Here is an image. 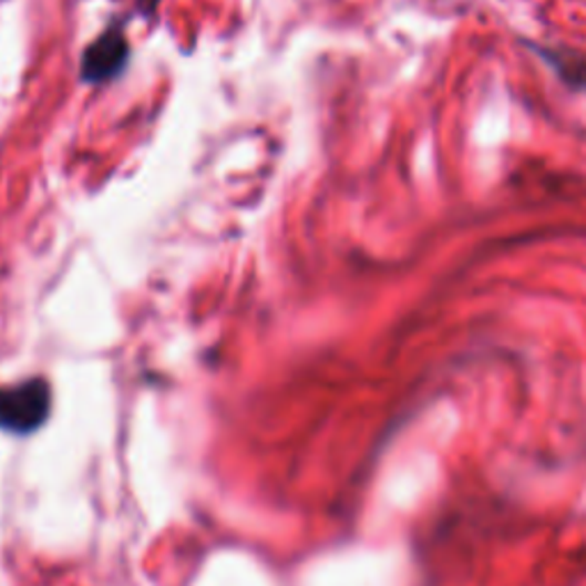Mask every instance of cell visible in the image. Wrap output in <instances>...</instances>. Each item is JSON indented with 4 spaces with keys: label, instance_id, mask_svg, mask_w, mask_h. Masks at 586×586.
<instances>
[{
    "label": "cell",
    "instance_id": "cell-2",
    "mask_svg": "<svg viewBox=\"0 0 586 586\" xmlns=\"http://www.w3.org/2000/svg\"><path fill=\"white\" fill-rule=\"evenodd\" d=\"M128 58V44L122 28H111L85 51L83 55V79L88 83L109 81L117 76Z\"/></svg>",
    "mask_w": 586,
    "mask_h": 586
},
{
    "label": "cell",
    "instance_id": "cell-3",
    "mask_svg": "<svg viewBox=\"0 0 586 586\" xmlns=\"http://www.w3.org/2000/svg\"><path fill=\"white\" fill-rule=\"evenodd\" d=\"M545 58L549 60V64H553L557 72L575 88H582L586 90V62L582 60H573L570 55H557V53H545Z\"/></svg>",
    "mask_w": 586,
    "mask_h": 586
},
{
    "label": "cell",
    "instance_id": "cell-1",
    "mask_svg": "<svg viewBox=\"0 0 586 586\" xmlns=\"http://www.w3.org/2000/svg\"><path fill=\"white\" fill-rule=\"evenodd\" d=\"M51 412V388L42 378L0 388V431L28 435L38 431Z\"/></svg>",
    "mask_w": 586,
    "mask_h": 586
}]
</instances>
